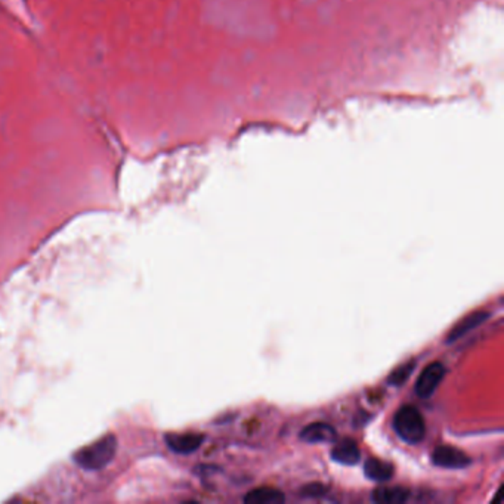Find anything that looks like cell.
Masks as SVG:
<instances>
[{"instance_id": "obj_5", "label": "cell", "mask_w": 504, "mask_h": 504, "mask_svg": "<svg viewBox=\"0 0 504 504\" xmlns=\"http://www.w3.org/2000/svg\"><path fill=\"white\" fill-rule=\"evenodd\" d=\"M203 441L205 436L200 433H169L166 436L168 447L178 454H191L197 451Z\"/></svg>"}, {"instance_id": "obj_3", "label": "cell", "mask_w": 504, "mask_h": 504, "mask_svg": "<svg viewBox=\"0 0 504 504\" xmlns=\"http://www.w3.org/2000/svg\"><path fill=\"white\" fill-rule=\"evenodd\" d=\"M446 366H443L442 362H432V364L423 369L414 388L417 396L421 399L431 398L436 392L439 383L442 381L443 376H446Z\"/></svg>"}, {"instance_id": "obj_9", "label": "cell", "mask_w": 504, "mask_h": 504, "mask_svg": "<svg viewBox=\"0 0 504 504\" xmlns=\"http://www.w3.org/2000/svg\"><path fill=\"white\" fill-rule=\"evenodd\" d=\"M286 497L283 491H279L272 487H259L249 491L243 501L247 504H279L284 503Z\"/></svg>"}, {"instance_id": "obj_11", "label": "cell", "mask_w": 504, "mask_h": 504, "mask_svg": "<svg viewBox=\"0 0 504 504\" xmlns=\"http://www.w3.org/2000/svg\"><path fill=\"white\" fill-rule=\"evenodd\" d=\"M364 473L374 482H386L394 476V466L379 458H369L364 463Z\"/></svg>"}, {"instance_id": "obj_7", "label": "cell", "mask_w": 504, "mask_h": 504, "mask_svg": "<svg viewBox=\"0 0 504 504\" xmlns=\"http://www.w3.org/2000/svg\"><path fill=\"white\" fill-rule=\"evenodd\" d=\"M331 458L336 463H340V465H345V466L356 465V463L361 460V451L358 443L349 438L337 441L331 450Z\"/></svg>"}, {"instance_id": "obj_12", "label": "cell", "mask_w": 504, "mask_h": 504, "mask_svg": "<svg viewBox=\"0 0 504 504\" xmlns=\"http://www.w3.org/2000/svg\"><path fill=\"white\" fill-rule=\"evenodd\" d=\"M414 369H416V361H407L406 364L399 366L396 370H394L391 373V376L388 377V385L401 386L402 383H406L408 380V377L411 376Z\"/></svg>"}, {"instance_id": "obj_13", "label": "cell", "mask_w": 504, "mask_h": 504, "mask_svg": "<svg viewBox=\"0 0 504 504\" xmlns=\"http://www.w3.org/2000/svg\"><path fill=\"white\" fill-rule=\"evenodd\" d=\"M300 494L309 498H321L327 494V488L322 483H308L300 490Z\"/></svg>"}, {"instance_id": "obj_6", "label": "cell", "mask_w": 504, "mask_h": 504, "mask_svg": "<svg viewBox=\"0 0 504 504\" xmlns=\"http://www.w3.org/2000/svg\"><path fill=\"white\" fill-rule=\"evenodd\" d=\"M490 318V312L487 311H476L465 318H461L457 324L451 329V331L447 336V344H453V341L461 339L463 336H466L469 331L475 330L480 324H483Z\"/></svg>"}, {"instance_id": "obj_1", "label": "cell", "mask_w": 504, "mask_h": 504, "mask_svg": "<svg viewBox=\"0 0 504 504\" xmlns=\"http://www.w3.org/2000/svg\"><path fill=\"white\" fill-rule=\"evenodd\" d=\"M117 453V438L106 435L91 446L83 447L74 454V460L80 468L86 470H101L108 466Z\"/></svg>"}, {"instance_id": "obj_2", "label": "cell", "mask_w": 504, "mask_h": 504, "mask_svg": "<svg viewBox=\"0 0 504 504\" xmlns=\"http://www.w3.org/2000/svg\"><path fill=\"white\" fill-rule=\"evenodd\" d=\"M394 429L396 435L408 443H418L426 433L425 418L414 406L401 407L394 416Z\"/></svg>"}, {"instance_id": "obj_4", "label": "cell", "mask_w": 504, "mask_h": 504, "mask_svg": "<svg viewBox=\"0 0 504 504\" xmlns=\"http://www.w3.org/2000/svg\"><path fill=\"white\" fill-rule=\"evenodd\" d=\"M432 461L438 468L463 469L470 465V457L454 447L439 446L432 453Z\"/></svg>"}, {"instance_id": "obj_10", "label": "cell", "mask_w": 504, "mask_h": 504, "mask_svg": "<svg viewBox=\"0 0 504 504\" xmlns=\"http://www.w3.org/2000/svg\"><path fill=\"white\" fill-rule=\"evenodd\" d=\"M410 498V490L404 487H380L371 494V500L379 504H401Z\"/></svg>"}, {"instance_id": "obj_8", "label": "cell", "mask_w": 504, "mask_h": 504, "mask_svg": "<svg viewBox=\"0 0 504 504\" xmlns=\"http://www.w3.org/2000/svg\"><path fill=\"white\" fill-rule=\"evenodd\" d=\"M336 431L329 423H311L307 428L300 431V439H304L308 443H319V442H333L336 439Z\"/></svg>"}]
</instances>
